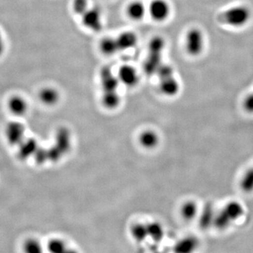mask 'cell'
Here are the masks:
<instances>
[{"label": "cell", "mask_w": 253, "mask_h": 253, "mask_svg": "<svg viewBox=\"0 0 253 253\" xmlns=\"http://www.w3.org/2000/svg\"><path fill=\"white\" fill-rule=\"evenodd\" d=\"M166 42L161 36H155L150 41L148 53L144 63V71L148 76L156 75L163 64V54L166 49Z\"/></svg>", "instance_id": "obj_1"}, {"label": "cell", "mask_w": 253, "mask_h": 253, "mask_svg": "<svg viewBox=\"0 0 253 253\" xmlns=\"http://www.w3.org/2000/svg\"><path fill=\"white\" fill-rule=\"evenodd\" d=\"M252 12L246 5H236L228 8L218 16V21L221 24L234 28L244 27L249 23Z\"/></svg>", "instance_id": "obj_2"}, {"label": "cell", "mask_w": 253, "mask_h": 253, "mask_svg": "<svg viewBox=\"0 0 253 253\" xmlns=\"http://www.w3.org/2000/svg\"><path fill=\"white\" fill-rule=\"evenodd\" d=\"M156 75L159 79L160 90L165 96H175L180 91V84L174 76V70L170 65L163 63Z\"/></svg>", "instance_id": "obj_3"}, {"label": "cell", "mask_w": 253, "mask_h": 253, "mask_svg": "<svg viewBox=\"0 0 253 253\" xmlns=\"http://www.w3.org/2000/svg\"><path fill=\"white\" fill-rule=\"evenodd\" d=\"M244 214V206L237 201H231L216 214L214 225L219 229H226Z\"/></svg>", "instance_id": "obj_4"}, {"label": "cell", "mask_w": 253, "mask_h": 253, "mask_svg": "<svg viewBox=\"0 0 253 253\" xmlns=\"http://www.w3.org/2000/svg\"><path fill=\"white\" fill-rule=\"evenodd\" d=\"M185 49L186 53L192 57H198L205 48L204 33L199 28H192L186 33L185 37Z\"/></svg>", "instance_id": "obj_5"}, {"label": "cell", "mask_w": 253, "mask_h": 253, "mask_svg": "<svg viewBox=\"0 0 253 253\" xmlns=\"http://www.w3.org/2000/svg\"><path fill=\"white\" fill-rule=\"evenodd\" d=\"M4 137L9 146L17 147L27 137L24 123L19 121H10L5 126Z\"/></svg>", "instance_id": "obj_6"}, {"label": "cell", "mask_w": 253, "mask_h": 253, "mask_svg": "<svg viewBox=\"0 0 253 253\" xmlns=\"http://www.w3.org/2000/svg\"><path fill=\"white\" fill-rule=\"evenodd\" d=\"M147 9L150 16L156 22H164L170 16L171 6L167 0H152Z\"/></svg>", "instance_id": "obj_7"}, {"label": "cell", "mask_w": 253, "mask_h": 253, "mask_svg": "<svg viewBox=\"0 0 253 253\" xmlns=\"http://www.w3.org/2000/svg\"><path fill=\"white\" fill-rule=\"evenodd\" d=\"M99 79L102 94L118 92V89L121 83L117 75H115L109 66H104L101 68L99 73Z\"/></svg>", "instance_id": "obj_8"}, {"label": "cell", "mask_w": 253, "mask_h": 253, "mask_svg": "<svg viewBox=\"0 0 253 253\" xmlns=\"http://www.w3.org/2000/svg\"><path fill=\"white\" fill-rule=\"evenodd\" d=\"M83 26L89 31L99 33L103 28L102 16L99 9L89 7L81 16Z\"/></svg>", "instance_id": "obj_9"}, {"label": "cell", "mask_w": 253, "mask_h": 253, "mask_svg": "<svg viewBox=\"0 0 253 253\" xmlns=\"http://www.w3.org/2000/svg\"><path fill=\"white\" fill-rule=\"evenodd\" d=\"M39 146L40 145L38 144V141L35 138L26 137L16 147V150H17L16 156H17L18 159L20 161L25 162L30 158H33Z\"/></svg>", "instance_id": "obj_10"}, {"label": "cell", "mask_w": 253, "mask_h": 253, "mask_svg": "<svg viewBox=\"0 0 253 253\" xmlns=\"http://www.w3.org/2000/svg\"><path fill=\"white\" fill-rule=\"evenodd\" d=\"M120 83L128 87H133L139 81V74L135 68L130 65H123L119 68L117 75Z\"/></svg>", "instance_id": "obj_11"}, {"label": "cell", "mask_w": 253, "mask_h": 253, "mask_svg": "<svg viewBox=\"0 0 253 253\" xmlns=\"http://www.w3.org/2000/svg\"><path fill=\"white\" fill-rule=\"evenodd\" d=\"M9 112L17 118L23 117L28 112V101L20 95H14L9 98L7 102Z\"/></svg>", "instance_id": "obj_12"}, {"label": "cell", "mask_w": 253, "mask_h": 253, "mask_svg": "<svg viewBox=\"0 0 253 253\" xmlns=\"http://www.w3.org/2000/svg\"><path fill=\"white\" fill-rule=\"evenodd\" d=\"M116 38L120 52L135 47L138 43L137 36L131 31L123 32Z\"/></svg>", "instance_id": "obj_13"}, {"label": "cell", "mask_w": 253, "mask_h": 253, "mask_svg": "<svg viewBox=\"0 0 253 253\" xmlns=\"http://www.w3.org/2000/svg\"><path fill=\"white\" fill-rule=\"evenodd\" d=\"M38 97L42 104L46 106H53L59 102L60 94L59 91L55 88L45 86L40 91Z\"/></svg>", "instance_id": "obj_14"}, {"label": "cell", "mask_w": 253, "mask_h": 253, "mask_svg": "<svg viewBox=\"0 0 253 253\" xmlns=\"http://www.w3.org/2000/svg\"><path fill=\"white\" fill-rule=\"evenodd\" d=\"M126 12L130 19L139 21L144 19L146 13H148V9L142 1H134L128 5Z\"/></svg>", "instance_id": "obj_15"}, {"label": "cell", "mask_w": 253, "mask_h": 253, "mask_svg": "<svg viewBox=\"0 0 253 253\" xmlns=\"http://www.w3.org/2000/svg\"><path fill=\"white\" fill-rule=\"evenodd\" d=\"M58 149L62 153L63 155L66 154L71 147V139L70 134L66 128H60L58 129L55 136V144Z\"/></svg>", "instance_id": "obj_16"}, {"label": "cell", "mask_w": 253, "mask_h": 253, "mask_svg": "<svg viewBox=\"0 0 253 253\" xmlns=\"http://www.w3.org/2000/svg\"><path fill=\"white\" fill-rule=\"evenodd\" d=\"M99 49L106 56H113L120 52L116 38L112 37H106L101 39L99 43Z\"/></svg>", "instance_id": "obj_17"}, {"label": "cell", "mask_w": 253, "mask_h": 253, "mask_svg": "<svg viewBox=\"0 0 253 253\" xmlns=\"http://www.w3.org/2000/svg\"><path fill=\"white\" fill-rule=\"evenodd\" d=\"M199 241L195 237H186L176 244L174 251L176 253H191L197 249Z\"/></svg>", "instance_id": "obj_18"}, {"label": "cell", "mask_w": 253, "mask_h": 253, "mask_svg": "<svg viewBox=\"0 0 253 253\" xmlns=\"http://www.w3.org/2000/svg\"><path fill=\"white\" fill-rule=\"evenodd\" d=\"M214 210L211 204H207L204 208L201 218H200V225L203 229H207L211 224H214Z\"/></svg>", "instance_id": "obj_19"}, {"label": "cell", "mask_w": 253, "mask_h": 253, "mask_svg": "<svg viewBox=\"0 0 253 253\" xmlns=\"http://www.w3.org/2000/svg\"><path fill=\"white\" fill-rule=\"evenodd\" d=\"M139 141L141 144L146 149H152L158 144V135L154 131H146L141 134Z\"/></svg>", "instance_id": "obj_20"}, {"label": "cell", "mask_w": 253, "mask_h": 253, "mask_svg": "<svg viewBox=\"0 0 253 253\" xmlns=\"http://www.w3.org/2000/svg\"><path fill=\"white\" fill-rule=\"evenodd\" d=\"M102 104L105 107L109 109H114L118 107L121 104V96L118 92L111 93V94H103Z\"/></svg>", "instance_id": "obj_21"}, {"label": "cell", "mask_w": 253, "mask_h": 253, "mask_svg": "<svg viewBox=\"0 0 253 253\" xmlns=\"http://www.w3.org/2000/svg\"><path fill=\"white\" fill-rule=\"evenodd\" d=\"M181 215L186 220H191L198 213V206L194 201H187L183 205L181 210Z\"/></svg>", "instance_id": "obj_22"}, {"label": "cell", "mask_w": 253, "mask_h": 253, "mask_svg": "<svg viewBox=\"0 0 253 253\" xmlns=\"http://www.w3.org/2000/svg\"><path fill=\"white\" fill-rule=\"evenodd\" d=\"M23 252L26 253H41L43 251L41 243L34 238L27 239L23 244Z\"/></svg>", "instance_id": "obj_23"}, {"label": "cell", "mask_w": 253, "mask_h": 253, "mask_svg": "<svg viewBox=\"0 0 253 253\" xmlns=\"http://www.w3.org/2000/svg\"><path fill=\"white\" fill-rule=\"evenodd\" d=\"M240 186L244 192L249 193L253 191V166L249 168L243 176L240 182Z\"/></svg>", "instance_id": "obj_24"}, {"label": "cell", "mask_w": 253, "mask_h": 253, "mask_svg": "<svg viewBox=\"0 0 253 253\" xmlns=\"http://www.w3.org/2000/svg\"><path fill=\"white\" fill-rule=\"evenodd\" d=\"M148 236H150L156 242H160L163 238V229L162 226L158 223H151L146 225Z\"/></svg>", "instance_id": "obj_25"}, {"label": "cell", "mask_w": 253, "mask_h": 253, "mask_svg": "<svg viewBox=\"0 0 253 253\" xmlns=\"http://www.w3.org/2000/svg\"><path fill=\"white\" fill-rule=\"evenodd\" d=\"M131 235L133 238L139 242H142L148 237L147 227L142 224H135L131 227Z\"/></svg>", "instance_id": "obj_26"}, {"label": "cell", "mask_w": 253, "mask_h": 253, "mask_svg": "<svg viewBox=\"0 0 253 253\" xmlns=\"http://www.w3.org/2000/svg\"><path fill=\"white\" fill-rule=\"evenodd\" d=\"M47 249L49 252L61 253L66 251V245L63 241L58 239L50 240L47 244Z\"/></svg>", "instance_id": "obj_27"}, {"label": "cell", "mask_w": 253, "mask_h": 253, "mask_svg": "<svg viewBox=\"0 0 253 253\" xmlns=\"http://www.w3.org/2000/svg\"><path fill=\"white\" fill-rule=\"evenodd\" d=\"M90 7L88 0H73V10L75 14L82 16Z\"/></svg>", "instance_id": "obj_28"}, {"label": "cell", "mask_w": 253, "mask_h": 253, "mask_svg": "<svg viewBox=\"0 0 253 253\" xmlns=\"http://www.w3.org/2000/svg\"><path fill=\"white\" fill-rule=\"evenodd\" d=\"M33 158L37 164L40 165V166L44 164L49 161L47 149L39 146Z\"/></svg>", "instance_id": "obj_29"}, {"label": "cell", "mask_w": 253, "mask_h": 253, "mask_svg": "<svg viewBox=\"0 0 253 253\" xmlns=\"http://www.w3.org/2000/svg\"><path fill=\"white\" fill-rule=\"evenodd\" d=\"M244 107L248 112L253 113V92L246 96L244 100Z\"/></svg>", "instance_id": "obj_30"}, {"label": "cell", "mask_w": 253, "mask_h": 253, "mask_svg": "<svg viewBox=\"0 0 253 253\" xmlns=\"http://www.w3.org/2000/svg\"><path fill=\"white\" fill-rule=\"evenodd\" d=\"M5 48H6V46H5L4 36L0 31V57H1V56L4 54Z\"/></svg>", "instance_id": "obj_31"}]
</instances>
